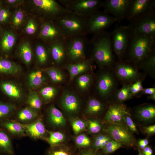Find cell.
<instances>
[{
	"label": "cell",
	"mask_w": 155,
	"mask_h": 155,
	"mask_svg": "<svg viewBox=\"0 0 155 155\" xmlns=\"http://www.w3.org/2000/svg\"><path fill=\"white\" fill-rule=\"evenodd\" d=\"M88 50L91 52L90 59L101 67H112L116 62L113 52L111 33L107 31L93 34L88 40Z\"/></svg>",
	"instance_id": "cell-1"
},
{
	"label": "cell",
	"mask_w": 155,
	"mask_h": 155,
	"mask_svg": "<svg viewBox=\"0 0 155 155\" xmlns=\"http://www.w3.org/2000/svg\"><path fill=\"white\" fill-rule=\"evenodd\" d=\"M155 47V38L131 32L125 59L134 63L139 67L141 62Z\"/></svg>",
	"instance_id": "cell-2"
},
{
	"label": "cell",
	"mask_w": 155,
	"mask_h": 155,
	"mask_svg": "<svg viewBox=\"0 0 155 155\" xmlns=\"http://www.w3.org/2000/svg\"><path fill=\"white\" fill-rule=\"evenodd\" d=\"M112 67H103L104 71L99 75L97 79L96 91L98 95L105 100L114 99L118 90L119 81Z\"/></svg>",
	"instance_id": "cell-3"
},
{
	"label": "cell",
	"mask_w": 155,
	"mask_h": 155,
	"mask_svg": "<svg viewBox=\"0 0 155 155\" xmlns=\"http://www.w3.org/2000/svg\"><path fill=\"white\" fill-rule=\"evenodd\" d=\"M86 18L70 11L56 21L67 38L87 35Z\"/></svg>",
	"instance_id": "cell-4"
},
{
	"label": "cell",
	"mask_w": 155,
	"mask_h": 155,
	"mask_svg": "<svg viewBox=\"0 0 155 155\" xmlns=\"http://www.w3.org/2000/svg\"><path fill=\"white\" fill-rule=\"evenodd\" d=\"M113 68L119 82L122 84H131L137 81H144L146 75L140 72L134 63L124 59L115 62Z\"/></svg>",
	"instance_id": "cell-5"
},
{
	"label": "cell",
	"mask_w": 155,
	"mask_h": 155,
	"mask_svg": "<svg viewBox=\"0 0 155 155\" xmlns=\"http://www.w3.org/2000/svg\"><path fill=\"white\" fill-rule=\"evenodd\" d=\"M111 33L113 51L118 60L124 59L130 41L131 31L127 26L117 24Z\"/></svg>",
	"instance_id": "cell-6"
},
{
	"label": "cell",
	"mask_w": 155,
	"mask_h": 155,
	"mask_svg": "<svg viewBox=\"0 0 155 155\" xmlns=\"http://www.w3.org/2000/svg\"><path fill=\"white\" fill-rule=\"evenodd\" d=\"M33 5L43 20L56 21L70 11L54 0H33Z\"/></svg>",
	"instance_id": "cell-7"
},
{
	"label": "cell",
	"mask_w": 155,
	"mask_h": 155,
	"mask_svg": "<svg viewBox=\"0 0 155 155\" xmlns=\"http://www.w3.org/2000/svg\"><path fill=\"white\" fill-rule=\"evenodd\" d=\"M57 1L69 11L87 17L102 7L101 0H59Z\"/></svg>",
	"instance_id": "cell-8"
},
{
	"label": "cell",
	"mask_w": 155,
	"mask_h": 155,
	"mask_svg": "<svg viewBox=\"0 0 155 155\" xmlns=\"http://www.w3.org/2000/svg\"><path fill=\"white\" fill-rule=\"evenodd\" d=\"M88 40L86 35L66 38L65 43L70 63H75L86 59Z\"/></svg>",
	"instance_id": "cell-9"
},
{
	"label": "cell",
	"mask_w": 155,
	"mask_h": 155,
	"mask_svg": "<svg viewBox=\"0 0 155 155\" xmlns=\"http://www.w3.org/2000/svg\"><path fill=\"white\" fill-rule=\"evenodd\" d=\"M117 22L113 16L104 11H98L86 17L87 34H94L104 31Z\"/></svg>",
	"instance_id": "cell-10"
},
{
	"label": "cell",
	"mask_w": 155,
	"mask_h": 155,
	"mask_svg": "<svg viewBox=\"0 0 155 155\" xmlns=\"http://www.w3.org/2000/svg\"><path fill=\"white\" fill-rule=\"evenodd\" d=\"M127 26L132 32L155 38V12L131 20Z\"/></svg>",
	"instance_id": "cell-11"
},
{
	"label": "cell",
	"mask_w": 155,
	"mask_h": 155,
	"mask_svg": "<svg viewBox=\"0 0 155 155\" xmlns=\"http://www.w3.org/2000/svg\"><path fill=\"white\" fill-rule=\"evenodd\" d=\"M39 36L43 42L48 44L67 38L61 28L56 21L43 20Z\"/></svg>",
	"instance_id": "cell-12"
},
{
	"label": "cell",
	"mask_w": 155,
	"mask_h": 155,
	"mask_svg": "<svg viewBox=\"0 0 155 155\" xmlns=\"http://www.w3.org/2000/svg\"><path fill=\"white\" fill-rule=\"evenodd\" d=\"M133 0H106L103 1L104 11L113 16L120 23L125 17Z\"/></svg>",
	"instance_id": "cell-13"
},
{
	"label": "cell",
	"mask_w": 155,
	"mask_h": 155,
	"mask_svg": "<svg viewBox=\"0 0 155 155\" xmlns=\"http://www.w3.org/2000/svg\"><path fill=\"white\" fill-rule=\"evenodd\" d=\"M155 12V0H133L125 19L129 21Z\"/></svg>",
	"instance_id": "cell-14"
},
{
	"label": "cell",
	"mask_w": 155,
	"mask_h": 155,
	"mask_svg": "<svg viewBox=\"0 0 155 155\" xmlns=\"http://www.w3.org/2000/svg\"><path fill=\"white\" fill-rule=\"evenodd\" d=\"M106 131L113 140L121 144L133 145V137L128 129L122 124H111Z\"/></svg>",
	"instance_id": "cell-15"
},
{
	"label": "cell",
	"mask_w": 155,
	"mask_h": 155,
	"mask_svg": "<svg viewBox=\"0 0 155 155\" xmlns=\"http://www.w3.org/2000/svg\"><path fill=\"white\" fill-rule=\"evenodd\" d=\"M128 110L122 103L117 102L110 104L106 113L104 119L110 124H122Z\"/></svg>",
	"instance_id": "cell-16"
},
{
	"label": "cell",
	"mask_w": 155,
	"mask_h": 155,
	"mask_svg": "<svg viewBox=\"0 0 155 155\" xmlns=\"http://www.w3.org/2000/svg\"><path fill=\"white\" fill-rule=\"evenodd\" d=\"M65 39L59 40L48 44L51 57L57 65L62 64L66 60H68Z\"/></svg>",
	"instance_id": "cell-17"
},
{
	"label": "cell",
	"mask_w": 155,
	"mask_h": 155,
	"mask_svg": "<svg viewBox=\"0 0 155 155\" xmlns=\"http://www.w3.org/2000/svg\"><path fill=\"white\" fill-rule=\"evenodd\" d=\"M61 104L64 110L71 115L78 113L80 106V101L78 97L74 94L70 92L65 93L63 94Z\"/></svg>",
	"instance_id": "cell-18"
},
{
	"label": "cell",
	"mask_w": 155,
	"mask_h": 155,
	"mask_svg": "<svg viewBox=\"0 0 155 155\" xmlns=\"http://www.w3.org/2000/svg\"><path fill=\"white\" fill-rule=\"evenodd\" d=\"M21 124L25 133L30 137L35 139L45 138L46 130L41 119L29 124Z\"/></svg>",
	"instance_id": "cell-19"
},
{
	"label": "cell",
	"mask_w": 155,
	"mask_h": 155,
	"mask_svg": "<svg viewBox=\"0 0 155 155\" xmlns=\"http://www.w3.org/2000/svg\"><path fill=\"white\" fill-rule=\"evenodd\" d=\"M0 87L4 93L10 98L17 101L22 99V91L15 83L10 81H3L0 83Z\"/></svg>",
	"instance_id": "cell-20"
},
{
	"label": "cell",
	"mask_w": 155,
	"mask_h": 155,
	"mask_svg": "<svg viewBox=\"0 0 155 155\" xmlns=\"http://www.w3.org/2000/svg\"><path fill=\"white\" fill-rule=\"evenodd\" d=\"M139 68L146 75L155 78V47L141 62Z\"/></svg>",
	"instance_id": "cell-21"
},
{
	"label": "cell",
	"mask_w": 155,
	"mask_h": 155,
	"mask_svg": "<svg viewBox=\"0 0 155 155\" xmlns=\"http://www.w3.org/2000/svg\"><path fill=\"white\" fill-rule=\"evenodd\" d=\"M91 59H86L83 61L73 63H68L65 67L70 75V80H72L78 75L86 72L90 68Z\"/></svg>",
	"instance_id": "cell-22"
},
{
	"label": "cell",
	"mask_w": 155,
	"mask_h": 155,
	"mask_svg": "<svg viewBox=\"0 0 155 155\" xmlns=\"http://www.w3.org/2000/svg\"><path fill=\"white\" fill-rule=\"evenodd\" d=\"M48 117L50 123L57 127H62L66 124V121L63 114L53 105L51 106L48 111Z\"/></svg>",
	"instance_id": "cell-23"
},
{
	"label": "cell",
	"mask_w": 155,
	"mask_h": 155,
	"mask_svg": "<svg viewBox=\"0 0 155 155\" xmlns=\"http://www.w3.org/2000/svg\"><path fill=\"white\" fill-rule=\"evenodd\" d=\"M135 112L136 116L142 121H149L155 117V107L152 104H144L138 106Z\"/></svg>",
	"instance_id": "cell-24"
},
{
	"label": "cell",
	"mask_w": 155,
	"mask_h": 155,
	"mask_svg": "<svg viewBox=\"0 0 155 155\" xmlns=\"http://www.w3.org/2000/svg\"><path fill=\"white\" fill-rule=\"evenodd\" d=\"M16 40L15 34L10 31L6 30L3 34L0 42L1 51L5 53L9 52L12 49Z\"/></svg>",
	"instance_id": "cell-25"
},
{
	"label": "cell",
	"mask_w": 155,
	"mask_h": 155,
	"mask_svg": "<svg viewBox=\"0 0 155 155\" xmlns=\"http://www.w3.org/2000/svg\"><path fill=\"white\" fill-rule=\"evenodd\" d=\"M14 151L9 137L4 131L0 129V154L13 155Z\"/></svg>",
	"instance_id": "cell-26"
},
{
	"label": "cell",
	"mask_w": 155,
	"mask_h": 155,
	"mask_svg": "<svg viewBox=\"0 0 155 155\" xmlns=\"http://www.w3.org/2000/svg\"><path fill=\"white\" fill-rule=\"evenodd\" d=\"M35 53L39 64L41 65L46 64L49 61V55H51L48 44L44 42L38 44L36 47Z\"/></svg>",
	"instance_id": "cell-27"
},
{
	"label": "cell",
	"mask_w": 155,
	"mask_h": 155,
	"mask_svg": "<svg viewBox=\"0 0 155 155\" xmlns=\"http://www.w3.org/2000/svg\"><path fill=\"white\" fill-rule=\"evenodd\" d=\"M28 77V84L31 88L39 87L46 80L44 73L40 70L32 71L29 74Z\"/></svg>",
	"instance_id": "cell-28"
},
{
	"label": "cell",
	"mask_w": 155,
	"mask_h": 155,
	"mask_svg": "<svg viewBox=\"0 0 155 155\" xmlns=\"http://www.w3.org/2000/svg\"><path fill=\"white\" fill-rule=\"evenodd\" d=\"M21 70L20 66L9 60L0 59V73L15 75Z\"/></svg>",
	"instance_id": "cell-29"
},
{
	"label": "cell",
	"mask_w": 155,
	"mask_h": 155,
	"mask_svg": "<svg viewBox=\"0 0 155 155\" xmlns=\"http://www.w3.org/2000/svg\"><path fill=\"white\" fill-rule=\"evenodd\" d=\"M1 126L11 134L19 136H24L25 131L22 124L13 121L4 120L1 123Z\"/></svg>",
	"instance_id": "cell-30"
},
{
	"label": "cell",
	"mask_w": 155,
	"mask_h": 155,
	"mask_svg": "<svg viewBox=\"0 0 155 155\" xmlns=\"http://www.w3.org/2000/svg\"><path fill=\"white\" fill-rule=\"evenodd\" d=\"M104 108L103 103L95 98L92 97L88 102L85 112L89 115H96L101 113Z\"/></svg>",
	"instance_id": "cell-31"
},
{
	"label": "cell",
	"mask_w": 155,
	"mask_h": 155,
	"mask_svg": "<svg viewBox=\"0 0 155 155\" xmlns=\"http://www.w3.org/2000/svg\"><path fill=\"white\" fill-rule=\"evenodd\" d=\"M19 56L23 61L26 65L31 62L32 57V51L30 44L27 41L21 43L19 48Z\"/></svg>",
	"instance_id": "cell-32"
},
{
	"label": "cell",
	"mask_w": 155,
	"mask_h": 155,
	"mask_svg": "<svg viewBox=\"0 0 155 155\" xmlns=\"http://www.w3.org/2000/svg\"><path fill=\"white\" fill-rule=\"evenodd\" d=\"M49 136L44 139L49 144L51 147L56 146L62 144L65 139V136L59 131H48Z\"/></svg>",
	"instance_id": "cell-33"
},
{
	"label": "cell",
	"mask_w": 155,
	"mask_h": 155,
	"mask_svg": "<svg viewBox=\"0 0 155 155\" xmlns=\"http://www.w3.org/2000/svg\"><path fill=\"white\" fill-rule=\"evenodd\" d=\"M47 155H74L72 149L64 144L51 147L48 150Z\"/></svg>",
	"instance_id": "cell-34"
},
{
	"label": "cell",
	"mask_w": 155,
	"mask_h": 155,
	"mask_svg": "<svg viewBox=\"0 0 155 155\" xmlns=\"http://www.w3.org/2000/svg\"><path fill=\"white\" fill-rule=\"evenodd\" d=\"M131 84H123L122 87L117 90L114 98L117 102L122 103L132 98L129 92V87Z\"/></svg>",
	"instance_id": "cell-35"
},
{
	"label": "cell",
	"mask_w": 155,
	"mask_h": 155,
	"mask_svg": "<svg viewBox=\"0 0 155 155\" xmlns=\"http://www.w3.org/2000/svg\"><path fill=\"white\" fill-rule=\"evenodd\" d=\"M37 111L30 108L26 107L20 110L17 115L18 119L22 122H26L33 120L37 116Z\"/></svg>",
	"instance_id": "cell-36"
},
{
	"label": "cell",
	"mask_w": 155,
	"mask_h": 155,
	"mask_svg": "<svg viewBox=\"0 0 155 155\" xmlns=\"http://www.w3.org/2000/svg\"><path fill=\"white\" fill-rule=\"evenodd\" d=\"M27 102L29 107L36 111L41 108L42 101L35 91H32L30 92Z\"/></svg>",
	"instance_id": "cell-37"
},
{
	"label": "cell",
	"mask_w": 155,
	"mask_h": 155,
	"mask_svg": "<svg viewBox=\"0 0 155 155\" xmlns=\"http://www.w3.org/2000/svg\"><path fill=\"white\" fill-rule=\"evenodd\" d=\"M70 119L73 131L76 134L85 130L87 128V122L84 120L78 118H72Z\"/></svg>",
	"instance_id": "cell-38"
},
{
	"label": "cell",
	"mask_w": 155,
	"mask_h": 155,
	"mask_svg": "<svg viewBox=\"0 0 155 155\" xmlns=\"http://www.w3.org/2000/svg\"><path fill=\"white\" fill-rule=\"evenodd\" d=\"M16 108L12 104L0 101V121H3L10 116Z\"/></svg>",
	"instance_id": "cell-39"
},
{
	"label": "cell",
	"mask_w": 155,
	"mask_h": 155,
	"mask_svg": "<svg viewBox=\"0 0 155 155\" xmlns=\"http://www.w3.org/2000/svg\"><path fill=\"white\" fill-rule=\"evenodd\" d=\"M46 72L52 81L54 83H60L63 81L64 77L62 72L58 69L53 67L47 68Z\"/></svg>",
	"instance_id": "cell-40"
},
{
	"label": "cell",
	"mask_w": 155,
	"mask_h": 155,
	"mask_svg": "<svg viewBox=\"0 0 155 155\" xmlns=\"http://www.w3.org/2000/svg\"><path fill=\"white\" fill-rule=\"evenodd\" d=\"M57 91L56 88L54 87L47 86L42 88L40 90V93L44 101L47 102L54 98Z\"/></svg>",
	"instance_id": "cell-41"
},
{
	"label": "cell",
	"mask_w": 155,
	"mask_h": 155,
	"mask_svg": "<svg viewBox=\"0 0 155 155\" xmlns=\"http://www.w3.org/2000/svg\"><path fill=\"white\" fill-rule=\"evenodd\" d=\"M74 141L77 146L80 148H88L91 145L90 138L84 133H81L77 135L75 137Z\"/></svg>",
	"instance_id": "cell-42"
},
{
	"label": "cell",
	"mask_w": 155,
	"mask_h": 155,
	"mask_svg": "<svg viewBox=\"0 0 155 155\" xmlns=\"http://www.w3.org/2000/svg\"><path fill=\"white\" fill-rule=\"evenodd\" d=\"M92 81V78L90 75L84 74L78 77L77 80V84L81 90H86L90 87Z\"/></svg>",
	"instance_id": "cell-43"
},
{
	"label": "cell",
	"mask_w": 155,
	"mask_h": 155,
	"mask_svg": "<svg viewBox=\"0 0 155 155\" xmlns=\"http://www.w3.org/2000/svg\"><path fill=\"white\" fill-rule=\"evenodd\" d=\"M24 15L20 9L16 10L11 17V22L13 27L16 28H19L24 20Z\"/></svg>",
	"instance_id": "cell-44"
},
{
	"label": "cell",
	"mask_w": 155,
	"mask_h": 155,
	"mask_svg": "<svg viewBox=\"0 0 155 155\" xmlns=\"http://www.w3.org/2000/svg\"><path fill=\"white\" fill-rule=\"evenodd\" d=\"M88 132L92 134H96L100 132L102 128V125L97 119H91L87 121Z\"/></svg>",
	"instance_id": "cell-45"
},
{
	"label": "cell",
	"mask_w": 155,
	"mask_h": 155,
	"mask_svg": "<svg viewBox=\"0 0 155 155\" xmlns=\"http://www.w3.org/2000/svg\"><path fill=\"white\" fill-rule=\"evenodd\" d=\"M122 144L120 143L111 139L107 142L102 149L103 153L106 155L113 152L120 148Z\"/></svg>",
	"instance_id": "cell-46"
},
{
	"label": "cell",
	"mask_w": 155,
	"mask_h": 155,
	"mask_svg": "<svg viewBox=\"0 0 155 155\" xmlns=\"http://www.w3.org/2000/svg\"><path fill=\"white\" fill-rule=\"evenodd\" d=\"M143 81H137L130 84L129 87V92L132 98L138 96L141 91L144 88L142 86Z\"/></svg>",
	"instance_id": "cell-47"
},
{
	"label": "cell",
	"mask_w": 155,
	"mask_h": 155,
	"mask_svg": "<svg viewBox=\"0 0 155 155\" xmlns=\"http://www.w3.org/2000/svg\"><path fill=\"white\" fill-rule=\"evenodd\" d=\"M125 122L126 123L127 128L131 132L138 133V130L136 125L130 117V114L129 111L125 115Z\"/></svg>",
	"instance_id": "cell-48"
},
{
	"label": "cell",
	"mask_w": 155,
	"mask_h": 155,
	"mask_svg": "<svg viewBox=\"0 0 155 155\" xmlns=\"http://www.w3.org/2000/svg\"><path fill=\"white\" fill-rule=\"evenodd\" d=\"M37 29V25L32 19H29L27 23L25 28L26 33L28 35L34 34Z\"/></svg>",
	"instance_id": "cell-49"
},
{
	"label": "cell",
	"mask_w": 155,
	"mask_h": 155,
	"mask_svg": "<svg viewBox=\"0 0 155 155\" xmlns=\"http://www.w3.org/2000/svg\"><path fill=\"white\" fill-rule=\"evenodd\" d=\"M107 135L103 134H100L97 135L94 140L92 148L96 150L100 149L101 144Z\"/></svg>",
	"instance_id": "cell-50"
},
{
	"label": "cell",
	"mask_w": 155,
	"mask_h": 155,
	"mask_svg": "<svg viewBox=\"0 0 155 155\" xmlns=\"http://www.w3.org/2000/svg\"><path fill=\"white\" fill-rule=\"evenodd\" d=\"M10 13L9 10L6 8H1L0 10V23H4L9 20Z\"/></svg>",
	"instance_id": "cell-51"
},
{
	"label": "cell",
	"mask_w": 155,
	"mask_h": 155,
	"mask_svg": "<svg viewBox=\"0 0 155 155\" xmlns=\"http://www.w3.org/2000/svg\"><path fill=\"white\" fill-rule=\"evenodd\" d=\"M97 151L92 148L85 149L81 151L78 155H100Z\"/></svg>",
	"instance_id": "cell-52"
},
{
	"label": "cell",
	"mask_w": 155,
	"mask_h": 155,
	"mask_svg": "<svg viewBox=\"0 0 155 155\" xmlns=\"http://www.w3.org/2000/svg\"><path fill=\"white\" fill-rule=\"evenodd\" d=\"M155 93V87L143 88L140 92L138 96L145 94L150 95Z\"/></svg>",
	"instance_id": "cell-53"
},
{
	"label": "cell",
	"mask_w": 155,
	"mask_h": 155,
	"mask_svg": "<svg viewBox=\"0 0 155 155\" xmlns=\"http://www.w3.org/2000/svg\"><path fill=\"white\" fill-rule=\"evenodd\" d=\"M145 132L149 135H152L155 133V125H153L144 128Z\"/></svg>",
	"instance_id": "cell-54"
},
{
	"label": "cell",
	"mask_w": 155,
	"mask_h": 155,
	"mask_svg": "<svg viewBox=\"0 0 155 155\" xmlns=\"http://www.w3.org/2000/svg\"><path fill=\"white\" fill-rule=\"evenodd\" d=\"M23 1V0H7L6 1L7 3L12 5H16L20 4Z\"/></svg>",
	"instance_id": "cell-55"
},
{
	"label": "cell",
	"mask_w": 155,
	"mask_h": 155,
	"mask_svg": "<svg viewBox=\"0 0 155 155\" xmlns=\"http://www.w3.org/2000/svg\"><path fill=\"white\" fill-rule=\"evenodd\" d=\"M142 153L144 155H152L153 150L150 147L146 146L143 150Z\"/></svg>",
	"instance_id": "cell-56"
},
{
	"label": "cell",
	"mask_w": 155,
	"mask_h": 155,
	"mask_svg": "<svg viewBox=\"0 0 155 155\" xmlns=\"http://www.w3.org/2000/svg\"><path fill=\"white\" fill-rule=\"evenodd\" d=\"M140 141L146 147L147 146L148 143V141L146 139L140 140Z\"/></svg>",
	"instance_id": "cell-57"
},
{
	"label": "cell",
	"mask_w": 155,
	"mask_h": 155,
	"mask_svg": "<svg viewBox=\"0 0 155 155\" xmlns=\"http://www.w3.org/2000/svg\"><path fill=\"white\" fill-rule=\"evenodd\" d=\"M147 98L148 99L152 100H155V93L149 95L147 96Z\"/></svg>",
	"instance_id": "cell-58"
},
{
	"label": "cell",
	"mask_w": 155,
	"mask_h": 155,
	"mask_svg": "<svg viewBox=\"0 0 155 155\" xmlns=\"http://www.w3.org/2000/svg\"><path fill=\"white\" fill-rule=\"evenodd\" d=\"M138 152L139 153L138 155H144L140 150H138Z\"/></svg>",
	"instance_id": "cell-59"
},
{
	"label": "cell",
	"mask_w": 155,
	"mask_h": 155,
	"mask_svg": "<svg viewBox=\"0 0 155 155\" xmlns=\"http://www.w3.org/2000/svg\"><path fill=\"white\" fill-rule=\"evenodd\" d=\"M1 2H0V10L1 9Z\"/></svg>",
	"instance_id": "cell-60"
},
{
	"label": "cell",
	"mask_w": 155,
	"mask_h": 155,
	"mask_svg": "<svg viewBox=\"0 0 155 155\" xmlns=\"http://www.w3.org/2000/svg\"></svg>",
	"instance_id": "cell-61"
},
{
	"label": "cell",
	"mask_w": 155,
	"mask_h": 155,
	"mask_svg": "<svg viewBox=\"0 0 155 155\" xmlns=\"http://www.w3.org/2000/svg\"></svg>",
	"instance_id": "cell-62"
}]
</instances>
